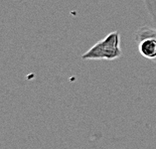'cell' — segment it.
I'll return each instance as SVG.
<instances>
[{"instance_id":"cell-1","label":"cell","mask_w":156,"mask_h":149,"mask_svg":"<svg viewBox=\"0 0 156 149\" xmlns=\"http://www.w3.org/2000/svg\"><path fill=\"white\" fill-rule=\"evenodd\" d=\"M121 55L120 34L118 31H112L89 48L82 55V59L85 61H114Z\"/></svg>"},{"instance_id":"cell-2","label":"cell","mask_w":156,"mask_h":149,"mask_svg":"<svg viewBox=\"0 0 156 149\" xmlns=\"http://www.w3.org/2000/svg\"><path fill=\"white\" fill-rule=\"evenodd\" d=\"M135 39L142 57L156 64V29L143 26L136 32Z\"/></svg>"}]
</instances>
